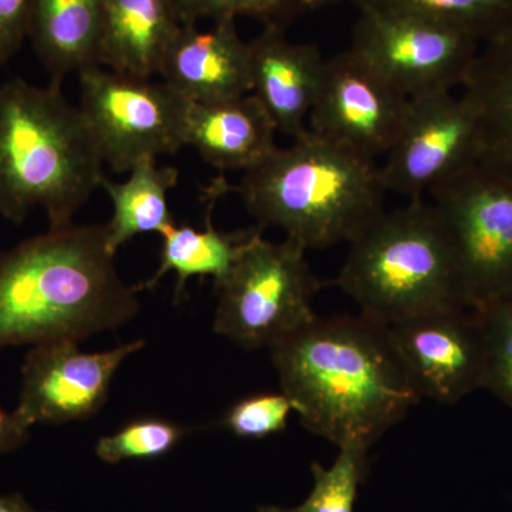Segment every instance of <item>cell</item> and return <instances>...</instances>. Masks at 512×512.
<instances>
[{
	"label": "cell",
	"mask_w": 512,
	"mask_h": 512,
	"mask_svg": "<svg viewBox=\"0 0 512 512\" xmlns=\"http://www.w3.org/2000/svg\"><path fill=\"white\" fill-rule=\"evenodd\" d=\"M0 512H42L26 503L19 494L0 497Z\"/></svg>",
	"instance_id": "30"
},
{
	"label": "cell",
	"mask_w": 512,
	"mask_h": 512,
	"mask_svg": "<svg viewBox=\"0 0 512 512\" xmlns=\"http://www.w3.org/2000/svg\"><path fill=\"white\" fill-rule=\"evenodd\" d=\"M476 311L484 332V389L512 409V292Z\"/></svg>",
	"instance_id": "24"
},
{
	"label": "cell",
	"mask_w": 512,
	"mask_h": 512,
	"mask_svg": "<svg viewBox=\"0 0 512 512\" xmlns=\"http://www.w3.org/2000/svg\"><path fill=\"white\" fill-rule=\"evenodd\" d=\"M456 251L468 306L512 292V180L477 163L429 191Z\"/></svg>",
	"instance_id": "8"
},
{
	"label": "cell",
	"mask_w": 512,
	"mask_h": 512,
	"mask_svg": "<svg viewBox=\"0 0 512 512\" xmlns=\"http://www.w3.org/2000/svg\"><path fill=\"white\" fill-rule=\"evenodd\" d=\"M292 412L293 404L284 392L256 394L234 404L224 426L242 439H264L284 431Z\"/></svg>",
	"instance_id": "27"
},
{
	"label": "cell",
	"mask_w": 512,
	"mask_h": 512,
	"mask_svg": "<svg viewBox=\"0 0 512 512\" xmlns=\"http://www.w3.org/2000/svg\"><path fill=\"white\" fill-rule=\"evenodd\" d=\"M269 349L303 426L338 447H372L423 400L389 328L362 313L318 316Z\"/></svg>",
	"instance_id": "1"
},
{
	"label": "cell",
	"mask_w": 512,
	"mask_h": 512,
	"mask_svg": "<svg viewBox=\"0 0 512 512\" xmlns=\"http://www.w3.org/2000/svg\"><path fill=\"white\" fill-rule=\"evenodd\" d=\"M183 25H195L202 18L237 19L249 16L265 26L285 28L301 10L296 0H170Z\"/></svg>",
	"instance_id": "26"
},
{
	"label": "cell",
	"mask_w": 512,
	"mask_h": 512,
	"mask_svg": "<svg viewBox=\"0 0 512 512\" xmlns=\"http://www.w3.org/2000/svg\"><path fill=\"white\" fill-rule=\"evenodd\" d=\"M124 183L104 178L101 187L113 204V217L106 228V244L111 254L141 234H161L174 218L168 207V194L178 183L175 167H161L157 158L138 161Z\"/></svg>",
	"instance_id": "20"
},
{
	"label": "cell",
	"mask_w": 512,
	"mask_h": 512,
	"mask_svg": "<svg viewBox=\"0 0 512 512\" xmlns=\"http://www.w3.org/2000/svg\"><path fill=\"white\" fill-rule=\"evenodd\" d=\"M160 76L190 103H215L251 93L249 42L235 19L214 20L210 29L184 25L171 43Z\"/></svg>",
	"instance_id": "14"
},
{
	"label": "cell",
	"mask_w": 512,
	"mask_h": 512,
	"mask_svg": "<svg viewBox=\"0 0 512 512\" xmlns=\"http://www.w3.org/2000/svg\"><path fill=\"white\" fill-rule=\"evenodd\" d=\"M104 160L82 111L60 84L0 86V215L22 222L36 208L50 229L70 227L74 214L101 187Z\"/></svg>",
	"instance_id": "4"
},
{
	"label": "cell",
	"mask_w": 512,
	"mask_h": 512,
	"mask_svg": "<svg viewBox=\"0 0 512 512\" xmlns=\"http://www.w3.org/2000/svg\"><path fill=\"white\" fill-rule=\"evenodd\" d=\"M184 434L183 427L171 421L136 420L111 436L101 437L96 446V454L100 460L109 464L134 458H157L170 453Z\"/></svg>",
	"instance_id": "25"
},
{
	"label": "cell",
	"mask_w": 512,
	"mask_h": 512,
	"mask_svg": "<svg viewBox=\"0 0 512 512\" xmlns=\"http://www.w3.org/2000/svg\"><path fill=\"white\" fill-rule=\"evenodd\" d=\"M103 0H33L29 37L50 73L62 84L67 74L99 64Z\"/></svg>",
	"instance_id": "19"
},
{
	"label": "cell",
	"mask_w": 512,
	"mask_h": 512,
	"mask_svg": "<svg viewBox=\"0 0 512 512\" xmlns=\"http://www.w3.org/2000/svg\"><path fill=\"white\" fill-rule=\"evenodd\" d=\"M259 228L276 227L306 251L352 242L384 212L376 160L308 130L245 171L234 187Z\"/></svg>",
	"instance_id": "3"
},
{
	"label": "cell",
	"mask_w": 512,
	"mask_h": 512,
	"mask_svg": "<svg viewBox=\"0 0 512 512\" xmlns=\"http://www.w3.org/2000/svg\"><path fill=\"white\" fill-rule=\"evenodd\" d=\"M360 8L431 20L476 37L483 45L512 26V0H353Z\"/></svg>",
	"instance_id": "22"
},
{
	"label": "cell",
	"mask_w": 512,
	"mask_h": 512,
	"mask_svg": "<svg viewBox=\"0 0 512 512\" xmlns=\"http://www.w3.org/2000/svg\"><path fill=\"white\" fill-rule=\"evenodd\" d=\"M29 429H26L15 414L6 412L0 406V454L9 453L25 444Z\"/></svg>",
	"instance_id": "29"
},
{
	"label": "cell",
	"mask_w": 512,
	"mask_h": 512,
	"mask_svg": "<svg viewBox=\"0 0 512 512\" xmlns=\"http://www.w3.org/2000/svg\"><path fill=\"white\" fill-rule=\"evenodd\" d=\"M352 49L407 99L463 86L481 43L431 20L360 8Z\"/></svg>",
	"instance_id": "9"
},
{
	"label": "cell",
	"mask_w": 512,
	"mask_h": 512,
	"mask_svg": "<svg viewBox=\"0 0 512 512\" xmlns=\"http://www.w3.org/2000/svg\"><path fill=\"white\" fill-rule=\"evenodd\" d=\"M251 94L262 104L276 131L298 138L309 130V116L325 69L319 47L296 43L284 28L265 26L249 42Z\"/></svg>",
	"instance_id": "15"
},
{
	"label": "cell",
	"mask_w": 512,
	"mask_h": 512,
	"mask_svg": "<svg viewBox=\"0 0 512 512\" xmlns=\"http://www.w3.org/2000/svg\"><path fill=\"white\" fill-rule=\"evenodd\" d=\"M33 0H0V63L15 56L29 37Z\"/></svg>",
	"instance_id": "28"
},
{
	"label": "cell",
	"mask_w": 512,
	"mask_h": 512,
	"mask_svg": "<svg viewBox=\"0 0 512 512\" xmlns=\"http://www.w3.org/2000/svg\"><path fill=\"white\" fill-rule=\"evenodd\" d=\"M79 74L80 111L104 163L128 173L143 158L185 147L190 101L164 82L89 67Z\"/></svg>",
	"instance_id": "7"
},
{
	"label": "cell",
	"mask_w": 512,
	"mask_h": 512,
	"mask_svg": "<svg viewBox=\"0 0 512 512\" xmlns=\"http://www.w3.org/2000/svg\"><path fill=\"white\" fill-rule=\"evenodd\" d=\"M387 328L421 399L456 404L484 389V332L476 309L424 313Z\"/></svg>",
	"instance_id": "12"
},
{
	"label": "cell",
	"mask_w": 512,
	"mask_h": 512,
	"mask_svg": "<svg viewBox=\"0 0 512 512\" xmlns=\"http://www.w3.org/2000/svg\"><path fill=\"white\" fill-rule=\"evenodd\" d=\"M276 127L254 94L215 103H190L185 147L221 171H248L278 148Z\"/></svg>",
	"instance_id": "16"
},
{
	"label": "cell",
	"mask_w": 512,
	"mask_h": 512,
	"mask_svg": "<svg viewBox=\"0 0 512 512\" xmlns=\"http://www.w3.org/2000/svg\"><path fill=\"white\" fill-rule=\"evenodd\" d=\"M476 114L461 96L429 94L410 99L406 117L380 165L387 192L421 200L426 192L478 163Z\"/></svg>",
	"instance_id": "10"
},
{
	"label": "cell",
	"mask_w": 512,
	"mask_h": 512,
	"mask_svg": "<svg viewBox=\"0 0 512 512\" xmlns=\"http://www.w3.org/2000/svg\"><path fill=\"white\" fill-rule=\"evenodd\" d=\"M143 340L100 353H84L77 340L59 339L33 346L22 367L16 419L33 424L83 420L99 412L111 380L126 357L143 349Z\"/></svg>",
	"instance_id": "13"
},
{
	"label": "cell",
	"mask_w": 512,
	"mask_h": 512,
	"mask_svg": "<svg viewBox=\"0 0 512 512\" xmlns=\"http://www.w3.org/2000/svg\"><path fill=\"white\" fill-rule=\"evenodd\" d=\"M340 2H345V0H296L301 9L323 8V6L336 5V3Z\"/></svg>",
	"instance_id": "31"
},
{
	"label": "cell",
	"mask_w": 512,
	"mask_h": 512,
	"mask_svg": "<svg viewBox=\"0 0 512 512\" xmlns=\"http://www.w3.org/2000/svg\"><path fill=\"white\" fill-rule=\"evenodd\" d=\"M367 451L359 444L339 447L335 463L329 468L312 464L313 488L298 507L275 505L259 507V512H355L357 493L367 473Z\"/></svg>",
	"instance_id": "23"
},
{
	"label": "cell",
	"mask_w": 512,
	"mask_h": 512,
	"mask_svg": "<svg viewBox=\"0 0 512 512\" xmlns=\"http://www.w3.org/2000/svg\"><path fill=\"white\" fill-rule=\"evenodd\" d=\"M140 303L124 285L106 228L49 229L0 252V349L87 338L134 318Z\"/></svg>",
	"instance_id": "2"
},
{
	"label": "cell",
	"mask_w": 512,
	"mask_h": 512,
	"mask_svg": "<svg viewBox=\"0 0 512 512\" xmlns=\"http://www.w3.org/2000/svg\"><path fill=\"white\" fill-rule=\"evenodd\" d=\"M183 26L170 0H103L99 64L150 79Z\"/></svg>",
	"instance_id": "17"
},
{
	"label": "cell",
	"mask_w": 512,
	"mask_h": 512,
	"mask_svg": "<svg viewBox=\"0 0 512 512\" xmlns=\"http://www.w3.org/2000/svg\"><path fill=\"white\" fill-rule=\"evenodd\" d=\"M409 101L348 49L326 59L309 130L376 160L393 146Z\"/></svg>",
	"instance_id": "11"
},
{
	"label": "cell",
	"mask_w": 512,
	"mask_h": 512,
	"mask_svg": "<svg viewBox=\"0 0 512 512\" xmlns=\"http://www.w3.org/2000/svg\"><path fill=\"white\" fill-rule=\"evenodd\" d=\"M259 229L262 228L221 232L212 227L210 217L207 218L205 229H195L190 225H177L173 222L160 234L163 237V252L156 274L143 284L133 286L134 292L156 288L168 272H175L177 275L175 302L183 299L185 285L192 276H211L215 285L220 284L238 261L249 239Z\"/></svg>",
	"instance_id": "21"
},
{
	"label": "cell",
	"mask_w": 512,
	"mask_h": 512,
	"mask_svg": "<svg viewBox=\"0 0 512 512\" xmlns=\"http://www.w3.org/2000/svg\"><path fill=\"white\" fill-rule=\"evenodd\" d=\"M461 90L480 130L478 163L512 180V26L480 46Z\"/></svg>",
	"instance_id": "18"
},
{
	"label": "cell",
	"mask_w": 512,
	"mask_h": 512,
	"mask_svg": "<svg viewBox=\"0 0 512 512\" xmlns=\"http://www.w3.org/2000/svg\"><path fill=\"white\" fill-rule=\"evenodd\" d=\"M349 245L335 284L367 318L390 326L470 308L453 242L431 202L410 200L384 211Z\"/></svg>",
	"instance_id": "5"
},
{
	"label": "cell",
	"mask_w": 512,
	"mask_h": 512,
	"mask_svg": "<svg viewBox=\"0 0 512 512\" xmlns=\"http://www.w3.org/2000/svg\"><path fill=\"white\" fill-rule=\"evenodd\" d=\"M306 252L291 238L268 241L259 229L215 285V332L244 349L272 348L318 318L312 303L320 282Z\"/></svg>",
	"instance_id": "6"
}]
</instances>
